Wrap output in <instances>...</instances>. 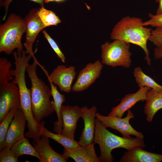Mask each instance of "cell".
<instances>
[{"label":"cell","mask_w":162,"mask_h":162,"mask_svg":"<svg viewBox=\"0 0 162 162\" xmlns=\"http://www.w3.org/2000/svg\"><path fill=\"white\" fill-rule=\"evenodd\" d=\"M142 19L127 16L122 18L115 26L111 33L110 38L137 45L144 51L148 64L150 65L151 60L147 44L152 29L144 26Z\"/></svg>","instance_id":"obj_1"},{"label":"cell","mask_w":162,"mask_h":162,"mask_svg":"<svg viewBox=\"0 0 162 162\" xmlns=\"http://www.w3.org/2000/svg\"><path fill=\"white\" fill-rule=\"evenodd\" d=\"M40 64L36 59L31 64H28L26 68L31 83L30 89L32 109L34 117L38 123L52 114L54 111L53 101H50V89L36 74L37 65Z\"/></svg>","instance_id":"obj_2"},{"label":"cell","mask_w":162,"mask_h":162,"mask_svg":"<svg viewBox=\"0 0 162 162\" xmlns=\"http://www.w3.org/2000/svg\"><path fill=\"white\" fill-rule=\"evenodd\" d=\"M95 131L94 143L99 146L100 154L98 157L100 162H112L114 160L112 150L118 148L127 150L136 147L144 148L146 146L143 139L136 137L126 138L118 136L109 131L95 118Z\"/></svg>","instance_id":"obj_3"},{"label":"cell","mask_w":162,"mask_h":162,"mask_svg":"<svg viewBox=\"0 0 162 162\" xmlns=\"http://www.w3.org/2000/svg\"><path fill=\"white\" fill-rule=\"evenodd\" d=\"M26 24L24 19L14 13L10 14L5 21L0 25V52L9 55L15 49L22 52V35Z\"/></svg>","instance_id":"obj_4"},{"label":"cell","mask_w":162,"mask_h":162,"mask_svg":"<svg viewBox=\"0 0 162 162\" xmlns=\"http://www.w3.org/2000/svg\"><path fill=\"white\" fill-rule=\"evenodd\" d=\"M130 44L119 40L106 42L101 46V62L112 67L129 68L131 64Z\"/></svg>","instance_id":"obj_5"},{"label":"cell","mask_w":162,"mask_h":162,"mask_svg":"<svg viewBox=\"0 0 162 162\" xmlns=\"http://www.w3.org/2000/svg\"><path fill=\"white\" fill-rule=\"evenodd\" d=\"M96 116L106 128L118 130L122 134L123 137L130 138L131 137L130 135H133L144 139L143 134L136 130L130 123V120L134 118V114L130 109L127 111V115L124 118L115 116H105L98 112H96Z\"/></svg>","instance_id":"obj_6"},{"label":"cell","mask_w":162,"mask_h":162,"mask_svg":"<svg viewBox=\"0 0 162 162\" xmlns=\"http://www.w3.org/2000/svg\"><path fill=\"white\" fill-rule=\"evenodd\" d=\"M39 66L45 74L48 80L57 85L61 91L67 93L71 92L72 84L76 74L74 66L67 67L64 65H59L49 74L43 66L40 64Z\"/></svg>","instance_id":"obj_7"},{"label":"cell","mask_w":162,"mask_h":162,"mask_svg":"<svg viewBox=\"0 0 162 162\" xmlns=\"http://www.w3.org/2000/svg\"><path fill=\"white\" fill-rule=\"evenodd\" d=\"M13 108L21 109V100L18 87L11 81L0 86V122Z\"/></svg>","instance_id":"obj_8"},{"label":"cell","mask_w":162,"mask_h":162,"mask_svg":"<svg viewBox=\"0 0 162 162\" xmlns=\"http://www.w3.org/2000/svg\"><path fill=\"white\" fill-rule=\"evenodd\" d=\"M38 9L31 10L24 18L26 23L25 40L24 46L27 54H31L36 59L33 51V45L39 32L45 28L38 14Z\"/></svg>","instance_id":"obj_9"},{"label":"cell","mask_w":162,"mask_h":162,"mask_svg":"<svg viewBox=\"0 0 162 162\" xmlns=\"http://www.w3.org/2000/svg\"><path fill=\"white\" fill-rule=\"evenodd\" d=\"M103 67V64L99 60L87 64L79 72L72 90L79 92L87 89L100 76Z\"/></svg>","instance_id":"obj_10"},{"label":"cell","mask_w":162,"mask_h":162,"mask_svg":"<svg viewBox=\"0 0 162 162\" xmlns=\"http://www.w3.org/2000/svg\"><path fill=\"white\" fill-rule=\"evenodd\" d=\"M82 113L81 108L74 105H62L60 114L62 120L61 134L71 139H74V133L77 122Z\"/></svg>","instance_id":"obj_11"},{"label":"cell","mask_w":162,"mask_h":162,"mask_svg":"<svg viewBox=\"0 0 162 162\" xmlns=\"http://www.w3.org/2000/svg\"><path fill=\"white\" fill-rule=\"evenodd\" d=\"M81 109L82 112L81 117L84 121V128L78 141L80 146L94 143L95 117L97 110L95 106H93L90 108L85 106Z\"/></svg>","instance_id":"obj_12"},{"label":"cell","mask_w":162,"mask_h":162,"mask_svg":"<svg viewBox=\"0 0 162 162\" xmlns=\"http://www.w3.org/2000/svg\"><path fill=\"white\" fill-rule=\"evenodd\" d=\"M48 137L44 135L33 139L34 146L40 158V162H65L68 158L59 154L50 146Z\"/></svg>","instance_id":"obj_13"},{"label":"cell","mask_w":162,"mask_h":162,"mask_svg":"<svg viewBox=\"0 0 162 162\" xmlns=\"http://www.w3.org/2000/svg\"><path fill=\"white\" fill-rule=\"evenodd\" d=\"M27 121L21 109H17L15 115L9 127L4 147H11L16 142L25 137L24 130Z\"/></svg>","instance_id":"obj_14"},{"label":"cell","mask_w":162,"mask_h":162,"mask_svg":"<svg viewBox=\"0 0 162 162\" xmlns=\"http://www.w3.org/2000/svg\"><path fill=\"white\" fill-rule=\"evenodd\" d=\"M150 89L146 86L141 87L135 93L126 94L121 99L120 103L118 105L112 108L108 116L122 118L124 113L137 102L145 101L147 92Z\"/></svg>","instance_id":"obj_15"},{"label":"cell","mask_w":162,"mask_h":162,"mask_svg":"<svg viewBox=\"0 0 162 162\" xmlns=\"http://www.w3.org/2000/svg\"><path fill=\"white\" fill-rule=\"evenodd\" d=\"M141 147H136L125 151L120 160V162H160L162 154L144 150Z\"/></svg>","instance_id":"obj_16"},{"label":"cell","mask_w":162,"mask_h":162,"mask_svg":"<svg viewBox=\"0 0 162 162\" xmlns=\"http://www.w3.org/2000/svg\"><path fill=\"white\" fill-rule=\"evenodd\" d=\"M94 143L74 149L64 148L63 154L76 162H100L95 150Z\"/></svg>","instance_id":"obj_17"},{"label":"cell","mask_w":162,"mask_h":162,"mask_svg":"<svg viewBox=\"0 0 162 162\" xmlns=\"http://www.w3.org/2000/svg\"><path fill=\"white\" fill-rule=\"evenodd\" d=\"M144 112L146 119L151 122L156 113L162 109V90L150 89L147 92Z\"/></svg>","instance_id":"obj_18"},{"label":"cell","mask_w":162,"mask_h":162,"mask_svg":"<svg viewBox=\"0 0 162 162\" xmlns=\"http://www.w3.org/2000/svg\"><path fill=\"white\" fill-rule=\"evenodd\" d=\"M50 87L51 95L53 99L54 111L56 114L58 120L55 123L54 130L61 134L62 130V120L60 112L62 104L65 101L64 95L61 94L57 87L51 81L48 80Z\"/></svg>","instance_id":"obj_19"},{"label":"cell","mask_w":162,"mask_h":162,"mask_svg":"<svg viewBox=\"0 0 162 162\" xmlns=\"http://www.w3.org/2000/svg\"><path fill=\"white\" fill-rule=\"evenodd\" d=\"M45 122L42 121L40 128V135H44L51 138L62 145L64 148L69 149H74L80 147L78 142L71 139L61 134L53 133L44 127Z\"/></svg>","instance_id":"obj_20"},{"label":"cell","mask_w":162,"mask_h":162,"mask_svg":"<svg viewBox=\"0 0 162 162\" xmlns=\"http://www.w3.org/2000/svg\"><path fill=\"white\" fill-rule=\"evenodd\" d=\"M11 151L16 158L22 155H29L38 158L39 161L40 158L34 146L30 143L25 137L18 140L11 146Z\"/></svg>","instance_id":"obj_21"},{"label":"cell","mask_w":162,"mask_h":162,"mask_svg":"<svg viewBox=\"0 0 162 162\" xmlns=\"http://www.w3.org/2000/svg\"><path fill=\"white\" fill-rule=\"evenodd\" d=\"M133 74L136 81L140 88L146 86L155 90H162V86L159 85L152 78L145 74L140 67L135 68Z\"/></svg>","instance_id":"obj_22"},{"label":"cell","mask_w":162,"mask_h":162,"mask_svg":"<svg viewBox=\"0 0 162 162\" xmlns=\"http://www.w3.org/2000/svg\"><path fill=\"white\" fill-rule=\"evenodd\" d=\"M38 14L46 28L51 26H56L62 22L54 12L46 9L44 6L40 7L38 9Z\"/></svg>","instance_id":"obj_23"},{"label":"cell","mask_w":162,"mask_h":162,"mask_svg":"<svg viewBox=\"0 0 162 162\" xmlns=\"http://www.w3.org/2000/svg\"><path fill=\"white\" fill-rule=\"evenodd\" d=\"M17 109L15 108L11 109L0 122V150L4 148L6 136L8 128Z\"/></svg>","instance_id":"obj_24"},{"label":"cell","mask_w":162,"mask_h":162,"mask_svg":"<svg viewBox=\"0 0 162 162\" xmlns=\"http://www.w3.org/2000/svg\"><path fill=\"white\" fill-rule=\"evenodd\" d=\"M12 64L7 58H0V86L6 84L13 80L10 72Z\"/></svg>","instance_id":"obj_25"},{"label":"cell","mask_w":162,"mask_h":162,"mask_svg":"<svg viewBox=\"0 0 162 162\" xmlns=\"http://www.w3.org/2000/svg\"><path fill=\"white\" fill-rule=\"evenodd\" d=\"M42 32L45 38L56 54L57 57L61 59L62 62L64 63L65 62V57L57 43L51 38L45 30H43Z\"/></svg>","instance_id":"obj_26"},{"label":"cell","mask_w":162,"mask_h":162,"mask_svg":"<svg viewBox=\"0 0 162 162\" xmlns=\"http://www.w3.org/2000/svg\"><path fill=\"white\" fill-rule=\"evenodd\" d=\"M148 40L157 47L162 48V27H156L152 29Z\"/></svg>","instance_id":"obj_27"},{"label":"cell","mask_w":162,"mask_h":162,"mask_svg":"<svg viewBox=\"0 0 162 162\" xmlns=\"http://www.w3.org/2000/svg\"><path fill=\"white\" fill-rule=\"evenodd\" d=\"M11 147L6 146L0 151V162H18V158H16L11 151Z\"/></svg>","instance_id":"obj_28"},{"label":"cell","mask_w":162,"mask_h":162,"mask_svg":"<svg viewBox=\"0 0 162 162\" xmlns=\"http://www.w3.org/2000/svg\"><path fill=\"white\" fill-rule=\"evenodd\" d=\"M150 19L143 22V25L146 26H150L153 27H162V14L160 15L153 14L151 13L148 14Z\"/></svg>","instance_id":"obj_29"},{"label":"cell","mask_w":162,"mask_h":162,"mask_svg":"<svg viewBox=\"0 0 162 162\" xmlns=\"http://www.w3.org/2000/svg\"><path fill=\"white\" fill-rule=\"evenodd\" d=\"M13 0H5L3 4L4 6L5 9V14L2 19L3 20H4L6 18L7 15L8 11V10L9 5L10 3L13 1ZM32 2H34L40 5V7L44 6V0H29Z\"/></svg>","instance_id":"obj_30"},{"label":"cell","mask_w":162,"mask_h":162,"mask_svg":"<svg viewBox=\"0 0 162 162\" xmlns=\"http://www.w3.org/2000/svg\"><path fill=\"white\" fill-rule=\"evenodd\" d=\"M154 56L155 59L162 57V48L156 47L154 50Z\"/></svg>","instance_id":"obj_31"},{"label":"cell","mask_w":162,"mask_h":162,"mask_svg":"<svg viewBox=\"0 0 162 162\" xmlns=\"http://www.w3.org/2000/svg\"><path fill=\"white\" fill-rule=\"evenodd\" d=\"M155 2L159 4L158 7L156 12V14L160 15L162 14V0H155Z\"/></svg>","instance_id":"obj_32"},{"label":"cell","mask_w":162,"mask_h":162,"mask_svg":"<svg viewBox=\"0 0 162 162\" xmlns=\"http://www.w3.org/2000/svg\"><path fill=\"white\" fill-rule=\"evenodd\" d=\"M65 0H44V3H48L51 2H61Z\"/></svg>","instance_id":"obj_33"},{"label":"cell","mask_w":162,"mask_h":162,"mask_svg":"<svg viewBox=\"0 0 162 162\" xmlns=\"http://www.w3.org/2000/svg\"><path fill=\"white\" fill-rule=\"evenodd\" d=\"M5 0H0V6L1 7L3 6V4Z\"/></svg>","instance_id":"obj_34"}]
</instances>
